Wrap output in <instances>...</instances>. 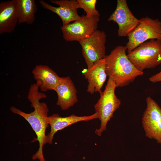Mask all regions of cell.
Instances as JSON below:
<instances>
[{
  "mask_svg": "<svg viewBox=\"0 0 161 161\" xmlns=\"http://www.w3.org/2000/svg\"><path fill=\"white\" fill-rule=\"evenodd\" d=\"M99 21V16L88 17L83 15L73 23L63 25L61 28L63 37L67 41L78 42L87 38L97 30Z\"/></svg>",
  "mask_w": 161,
  "mask_h": 161,
  "instance_id": "cell-7",
  "label": "cell"
},
{
  "mask_svg": "<svg viewBox=\"0 0 161 161\" xmlns=\"http://www.w3.org/2000/svg\"><path fill=\"white\" fill-rule=\"evenodd\" d=\"M49 1L59 7H54L43 0H40L39 2L44 8L57 14L61 19L63 24L70 23L80 18L81 16L78 15L77 12L80 7L77 0H51Z\"/></svg>",
  "mask_w": 161,
  "mask_h": 161,
  "instance_id": "cell-10",
  "label": "cell"
},
{
  "mask_svg": "<svg viewBox=\"0 0 161 161\" xmlns=\"http://www.w3.org/2000/svg\"><path fill=\"white\" fill-rule=\"evenodd\" d=\"M127 56L138 70L153 68L161 64V41L153 39L140 45Z\"/></svg>",
  "mask_w": 161,
  "mask_h": 161,
  "instance_id": "cell-4",
  "label": "cell"
},
{
  "mask_svg": "<svg viewBox=\"0 0 161 161\" xmlns=\"http://www.w3.org/2000/svg\"><path fill=\"white\" fill-rule=\"evenodd\" d=\"M126 51V46H118L105 58L106 74L114 82L117 88L129 85L138 76L144 74L128 58Z\"/></svg>",
  "mask_w": 161,
  "mask_h": 161,
  "instance_id": "cell-2",
  "label": "cell"
},
{
  "mask_svg": "<svg viewBox=\"0 0 161 161\" xmlns=\"http://www.w3.org/2000/svg\"><path fill=\"white\" fill-rule=\"evenodd\" d=\"M146 108L142 118V124L146 137L161 145V108L152 98L146 99Z\"/></svg>",
  "mask_w": 161,
  "mask_h": 161,
  "instance_id": "cell-8",
  "label": "cell"
},
{
  "mask_svg": "<svg viewBox=\"0 0 161 161\" xmlns=\"http://www.w3.org/2000/svg\"><path fill=\"white\" fill-rule=\"evenodd\" d=\"M54 91L58 95L56 105L63 110L68 109L78 102L77 90L69 76L61 77Z\"/></svg>",
  "mask_w": 161,
  "mask_h": 161,
  "instance_id": "cell-11",
  "label": "cell"
},
{
  "mask_svg": "<svg viewBox=\"0 0 161 161\" xmlns=\"http://www.w3.org/2000/svg\"><path fill=\"white\" fill-rule=\"evenodd\" d=\"M140 23L128 36L126 47L128 53L148 40L161 41V21L146 17L139 19Z\"/></svg>",
  "mask_w": 161,
  "mask_h": 161,
  "instance_id": "cell-5",
  "label": "cell"
},
{
  "mask_svg": "<svg viewBox=\"0 0 161 161\" xmlns=\"http://www.w3.org/2000/svg\"><path fill=\"white\" fill-rule=\"evenodd\" d=\"M18 23L16 0L2 1L0 3V34L10 33Z\"/></svg>",
  "mask_w": 161,
  "mask_h": 161,
  "instance_id": "cell-14",
  "label": "cell"
},
{
  "mask_svg": "<svg viewBox=\"0 0 161 161\" xmlns=\"http://www.w3.org/2000/svg\"><path fill=\"white\" fill-rule=\"evenodd\" d=\"M43 97V95L40 93H32L28 96L31 106L34 109V111L30 113L24 112L14 106L10 108L12 112L24 118L35 131L37 137V140L39 142V148L32 156V159L33 160H38L39 161H46L43 155V148L47 143L45 131L49 125L47 121L49 110L47 105L45 103L39 101Z\"/></svg>",
  "mask_w": 161,
  "mask_h": 161,
  "instance_id": "cell-1",
  "label": "cell"
},
{
  "mask_svg": "<svg viewBox=\"0 0 161 161\" xmlns=\"http://www.w3.org/2000/svg\"><path fill=\"white\" fill-rule=\"evenodd\" d=\"M105 65V58L83 73V75L88 82L87 89L88 92L92 94L101 91L107 76Z\"/></svg>",
  "mask_w": 161,
  "mask_h": 161,
  "instance_id": "cell-13",
  "label": "cell"
},
{
  "mask_svg": "<svg viewBox=\"0 0 161 161\" xmlns=\"http://www.w3.org/2000/svg\"><path fill=\"white\" fill-rule=\"evenodd\" d=\"M106 38L104 32L97 30L89 37L78 41L87 69L105 58Z\"/></svg>",
  "mask_w": 161,
  "mask_h": 161,
  "instance_id": "cell-6",
  "label": "cell"
},
{
  "mask_svg": "<svg viewBox=\"0 0 161 161\" xmlns=\"http://www.w3.org/2000/svg\"><path fill=\"white\" fill-rule=\"evenodd\" d=\"M80 8L83 9L88 17L100 16L99 13L95 7L96 0H77Z\"/></svg>",
  "mask_w": 161,
  "mask_h": 161,
  "instance_id": "cell-17",
  "label": "cell"
},
{
  "mask_svg": "<svg viewBox=\"0 0 161 161\" xmlns=\"http://www.w3.org/2000/svg\"><path fill=\"white\" fill-rule=\"evenodd\" d=\"M16 8L18 15V23H25L32 24L35 19L37 10L34 0H16Z\"/></svg>",
  "mask_w": 161,
  "mask_h": 161,
  "instance_id": "cell-16",
  "label": "cell"
},
{
  "mask_svg": "<svg viewBox=\"0 0 161 161\" xmlns=\"http://www.w3.org/2000/svg\"><path fill=\"white\" fill-rule=\"evenodd\" d=\"M35 84L41 91L45 92L49 90H54L61 77L47 65H36L32 71Z\"/></svg>",
  "mask_w": 161,
  "mask_h": 161,
  "instance_id": "cell-15",
  "label": "cell"
},
{
  "mask_svg": "<svg viewBox=\"0 0 161 161\" xmlns=\"http://www.w3.org/2000/svg\"><path fill=\"white\" fill-rule=\"evenodd\" d=\"M149 80L153 83L161 81V70L159 72L150 77Z\"/></svg>",
  "mask_w": 161,
  "mask_h": 161,
  "instance_id": "cell-18",
  "label": "cell"
},
{
  "mask_svg": "<svg viewBox=\"0 0 161 161\" xmlns=\"http://www.w3.org/2000/svg\"><path fill=\"white\" fill-rule=\"evenodd\" d=\"M108 20L116 23L118 28L119 37L127 36L140 23L129 9L126 0H117L116 8Z\"/></svg>",
  "mask_w": 161,
  "mask_h": 161,
  "instance_id": "cell-9",
  "label": "cell"
},
{
  "mask_svg": "<svg viewBox=\"0 0 161 161\" xmlns=\"http://www.w3.org/2000/svg\"><path fill=\"white\" fill-rule=\"evenodd\" d=\"M97 118H98V117L96 113L88 116H78L72 114L69 116L63 117L58 114H54L48 116L47 121L50 125L51 130L46 136L47 143L49 144H52L55 134L59 130L80 121H88Z\"/></svg>",
  "mask_w": 161,
  "mask_h": 161,
  "instance_id": "cell-12",
  "label": "cell"
},
{
  "mask_svg": "<svg viewBox=\"0 0 161 161\" xmlns=\"http://www.w3.org/2000/svg\"><path fill=\"white\" fill-rule=\"evenodd\" d=\"M116 88L114 82L109 78L104 91L99 92L100 98L94 106L95 113L101 121L100 128L95 131V133L99 136H100L106 130L108 122L113 117L114 113L121 104V100L115 94Z\"/></svg>",
  "mask_w": 161,
  "mask_h": 161,
  "instance_id": "cell-3",
  "label": "cell"
},
{
  "mask_svg": "<svg viewBox=\"0 0 161 161\" xmlns=\"http://www.w3.org/2000/svg\"><path fill=\"white\" fill-rule=\"evenodd\" d=\"M161 5V4H160Z\"/></svg>",
  "mask_w": 161,
  "mask_h": 161,
  "instance_id": "cell-19",
  "label": "cell"
}]
</instances>
